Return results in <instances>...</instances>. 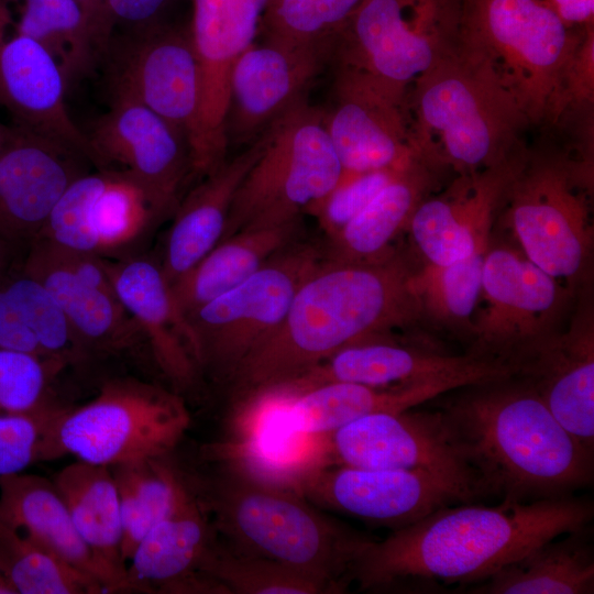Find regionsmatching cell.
I'll return each instance as SVG.
<instances>
[{
  "label": "cell",
  "mask_w": 594,
  "mask_h": 594,
  "mask_svg": "<svg viewBox=\"0 0 594 594\" xmlns=\"http://www.w3.org/2000/svg\"><path fill=\"white\" fill-rule=\"evenodd\" d=\"M594 504L573 495L486 506L458 503L370 540L352 581L360 590L439 593L469 588L531 548L590 525Z\"/></svg>",
  "instance_id": "6da1fadb"
},
{
  "label": "cell",
  "mask_w": 594,
  "mask_h": 594,
  "mask_svg": "<svg viewBox=\"0 0 594 594\" xmlns=\"http://www.w3.org/2000/svg\"><path fill=\"white\" fill-rule=\"evenodd\" d=\"M411 274L393 253L363 262L324 257L298 287L278 328L228 380L238 399L288 382L346 346L413 327L422 312Z\"/></svg>",
  "instance_id": "7a4b0ae2"
},
{
  "label": "cell",
  "mask_w": 594,
  "mask_h": 594,
  "mask_svg": "<svg viewBox=\"0 0 594 594\" xmlns=\"http://www.w3.org/2000/svg\"><path fill=\"white\" fill-rule=\"evenodd\" d=\"M449 393L436 408L473 473L479 496L527 503L573 495L593 482V452L559 424L522 377Z\"/></svg>",
  "instance_id": "3957f363"
},
{
  "label": "cell",
  "mask_w": 594,
  "mask_h": 594,
  "mask_svg": "<svg viewBox=\"0 0 594 594\" xmlns=\"http://www.w3.org/2000/svg\"><path fill=\"white\" fill-rule=\"evenodd\" d=\"M409 89L411 144L432 169L473 173L527 150L522 136L531 123L526 112L488 59L462 38Z\"/></svg>",
  "instance_id": "277c9868"
},
{
  "label": "cell",
  "mask_w": 594,
  "mask_h": 594,
  "mask_svg": "<svg viewBox=\"0 0 594 594\" xmlns=\"http://www.w3.org/2000/svg\"><path fill=\"white\" fill-rule=\"evenodd\" d=\"M207 502L215 530L234 550L267 558L326 580L342 591L371 540L324 518L306 498L223 465Z\"/></svg>",
  "instance_id": "5b68a950"
},
{
  "label": "cell",
  "mask_w": 594,
  "mask_h": 594,
  "mask_svg": "<svg viewBox=\"0 0 594 594\" xmlns=\"http://www.w3.org/2000/svg\"><path fill=\"white\" fill-rule=\"evenodd\" d=\"M583 28L546 0H463L461 38L483 54L531 125L554 124L563 80Z\"/></svg>",
  "instance_id": "8992f818"
},
{
  "label": "cell",
  "mask_w": 594,
  "mask_h": 594,
  "mask_svg": "<svg viewBox=\"0 0 594 594\" xmlns=\"http://www.w3.org/2000/svg\"><path fill=\"white\" fill-rule=\"evenodd\" d=\"M265 133L264 148L235 193L221 240L243 230L298 220L342 176L323 110L310 106L306 97Z\"/></svg>",
  "instance_id": "52a82bcc"
},
{
  "label": "cell",
  "mask_w": 594,
  "mask_h": 594,
  "mask_svg": "<svg viewBox=\"0 0 594 594\" xmlns=\"http://www.w3.org/2000/svg\"><path fill=\"white\" fill-rule=\"evenodd\" d=\"M190 425L183 400L132 377L106 382L79 407H64L47 439V460L72 454L114 466L164 458Z\"/></svg>",
  "instance_id": "ba28073f"
},
{
  "label": "cell",
  "mask_w": 594,
  "mask_h": 594,
  "mask_svg": "<svg viewBox=\"0 0 594 594\" xmlns=\"http://www.w3.org/2000/svg\"><path fill=\"white\" fill-rule=\"evenodd\" d=\"M590 166L560 155H532L514 178L503 207L520 251L559 283L583 279L593 249Z\"/></svg>",
  "instance_id": "9c48e42d"
},
{
  "label": "cell",
  "mask_w": 594,
  "mask_h": 594,
  "mask_svg": "<svg viewBox=\"0 0 594 594\" xmlns=\"http://www.w3.org/2000/svg\"><path fill=\"white\" fill-rule=\"evenodd\" d=\"M463 0H363L338 35V63L406 97L461 41Z\"/></svg>",
  "instance_id": "30bf717a"
},
{
  "label": "cell",
  "mask_w": 594,
  "mask_h": 594,
  "mask_svg": "<svg viewBox=\"0 0 594 594\" xmlns=\"http://www.w3.org/2000/svg\"><path fill=\"white\" fill-rule=\"evenodd\" d=\"M323 260L318 245L297 240L244 282L187 315L198 369L228 381L278 328L298 287Z\"/></svg>",
  "instance_id": "8fae6325"
},
{
  "label": "cell",
  "mask_w": 594,
  "mask_h": 594,
  "mask_svg": "<svg viewBox=\"0 0 594 594\" xmlns=\"http://www.w3.org/2000/svg\"><path fill=\"white\" fill-rule=\"evenodd\" d=\"M565 290L525 254L507 245L485 254L471 349L481 358L517 363L554 331Z\"/></svg>",
  "instance_id": "7c38bea8"
},
{
  "label": "cell",
  "mask_w": 594,
  "mask_h": 594,
  "mask_svg": "<svg viewBox=\"0 0 594 594\" xmlns=\"http://www.w3.org/2000/svg\"><path fill=\"white\" fill-rule=\"evenodd\" d=\"M169 212L135 177L97 168L72 183L35 240L73 253L119 257Z\"/></svg>",
  "instance_id": "4fadbf2b"
},
{
  "label": "cell",
  "mask_w": 594,
  "mask_h": 594,
  "mask_svg": "<svg viewBox=\"0 0 594 594\" xmlns=\"http://www.w3.org/2000/svg\"><path fill=\"white\" fill-rule=\"evenodd\" d=\"M112 95L143 103L187 139L191 165L200 142L201 70L189 31L163 23L111 40L103 59Z\"/></svg>",
  "instance_id": "5bb4252c"
},
{
  "label": "cell",
  "mask_w": 594,
  "mask_h": 594,
  "mask_svg": "<svg viewBox=\"0 0 594 594\" xmlns=\"http://www.w3.org/2000/svg\"><path fill=\"white\" fill-rule=\"evenodd\" d=\"M329 442L334 465L426 470L473 501L479 497L473 473L437 408L370 414L329 433Z\"/></svg>",
  "instance_id": "9a60e30c"
},
{
  "label": "cell",
  "mask_w": 594,
  "mask_h": 594,
  "mask_svg": "<svg viewBox=\"0 0 594 594\" xmlns=\"http://www.w3.org/2000/svg\"><path fill=\"white\" fill-rule=\"evenodd\" d=\"M405 98L370 74L338 63L323 122L343 175L402 169L419 160Z\"/></svg>",
  "instance_id": "2e32d148"
},
{
  "label": "cell",
  "mask_w": 594,
  "mask_h": 594,
  "mask_svg": "<svg viewBox=\"0 0 594 594\" xmlns=\"http://www.w3.org/2000/svg\"><path fill=\"white\" fill-rule=\"evenodd\" d=\"M509 363L475 354H449L388 339L346 346L288 382L272 387L295 396L336 382L375 387L410 386L447 382L457 387L514 375Z\"/></svg>",
  "instance_id": "e0dca14e"
},
{
  "label": "cell",
  "mask_w": 594,
  "mask_h": 594,
  "mask_svg": "<svg viewBox=\"0 0 594 594\" xmlns=\"http://www.w3.org/2000/svg\"><path fill=\"white\" fill-rule=\"evenodd\" d=\"M300 495L393 530L451 504L474 502L453 482L426 470L330 465L309 475Z\"/></svg>",
  "instance_id": "ac0fdd59"
},
{
  "label": "cell",
  "mask_w": 594,
  "mask_h": 594,
  "mask_svg": "<svg viewBox=\"0 0 594 594\" xmlns=\"http://www.w3.org/2000/svg\"><path fill=\"white\" fill-rule=\"evenodd\" d=\"M86 134L95 167L130 174L175 211L194 174L187 139L176 127L138 100L112 95L109 110Z\"/></svg>",
  "instance_id": "d6986e66"
},
{
  "label": "cell",
  "mask_w": 594,
  "mask_h": 594,
  "mask_svg": "<svg viewBox=\"0 0 594 594\" xmlns=\"http://www.w3.org/2000/svg\"><path fill=\"white\" fill-rule=\"evenodd\" d=\"M89 164L63 142L11 124L0 150V235L29 246Z\"/></svg>",
  "instance_id": "ffe728a7"
},
{
  "label": "cell",
  "mask_w": 594,
  "mask_h": 594,
  "mask_svg": "<svg viewBox=\"0 0 594 594\" xmlns=\"http://www.w3.org/2000/svg\"><path fill=\"white\" fill-rule=\"evenodd\" d=\"M528 153L459 174L446 190L418 205L407 230L426 263L448 264L490 245L495 216Z\"/></svg>",
  "instance_id": "44dd1931"
},
{
  "label": "cell",
  "mask_w": 594,
  "mask_h": 594,
  "mask_svg": "<svg viewBox=\"0 0 594 594\" xmlns=\"http://www.w3.org/2000/svg\"><path fill=\"white\" fill-rule=\"evenodd\" d=\"M455 388L447 382L395 387L336 382L295 396L264 391L248 398L241 413L276 436L329 435L363 416L417 407Z\"/></svg>",
  "instance_id": "7402d4cb"
},
{
  "label": "cell",
  "mask_w": 594,
  "mask_h": 594,
  "mask_svg": "<svg viewBox=\"0 0 594 594\" xmlns=\"http://www.w3.org/2000/svg\"><path fill=\"white\" fill-rule=\"evenodd\" d=\"M330 51L267 41L250 45L238 57L230 75L224 127L228 144L256 140L305 98Z\"/></svg>",
  "instance_id": "603a6c76"
},
{
  "label": "cell",
  "mask_w": 594,
  "mask_h": 594,
  "mask_svg": "<svg viewBox=\"0 0 594 594\" xmlns=\"http://www.w3.org/2000/svg\"><path fill=\"white\" fill-rule=\"evenodd\" d=\"M11 22L4 6L0 9V106L12 124L63 142L94 165L88 136L68 113V87L58 65L32 37L14 26L10 33Z\"/></svg>",
  "instance_id": "cb8c5ba5"
},
{
  "label": "cell",
  "mask_w": 594,
  "mask_h": 594,
  "mask_svg": "<svg viewBox=\"0 0 594 594\" xmlns=\"http://www.w3.org/2000/svg\"><path fill=\"white\" fill-rule=\"evenodd\" d=\"M516 375L537 392L559 424L594 452V321L580 307L564 331H554L518 363Z\"/></svg>",
  "instance_id": "d4e9b609"
},
{
  "label": "cell",
  "mask_w": 594,
  "mask_h": 594,
  "mask_svg": "<svg viewBox=\"0 0 594 594\" xmlns=\"http://www.w3.org/2000/svg\"><path fill=\"white\" fill-rule=\"evenodd\" d=\"M207 508L183 482L169 512L144 536L127 563V591L227 593L215 581L197 575L212 543Z\"/></svg>",
  "instance_id": "484cf974"
},
{
  "label": "cell",
  "mask_w": 594,
  "mask_h": 594,
  "mask_svg": "<svg viewBox=\"0 0 594 594\" xmlns=\"http://www.w3.org/2000/svg\"><path fill=\"white\" fill-rule=\"evenodd\" d=\"M21 268L54 297L87 360L119 353L145 341L114 290L78 276L56 246L43 240L32 241Z\"/></svg>",
  "instance_id": "4316f807"
},
{
  "label": "cell",
  "mask_w": 594,
  "mask_h": 594,
  "mask_svg": "<svg viewBox=\"0 0 594 594\" xmlns=\"http://www.w3.org/2000/svg\"><path fill=\"white\" fill-rule=\"evenodd\" d=\"M112 288L140 327L162 372L180 387L199 370L193 334L161 265L144 256L106 258Z\"/></svg>",
  "instance_id": "83f0119b"
},
{
  "label": "cell",
  "mask_w": 594,
  "mask_h": 594,
  "mask_svg": "<svg viewBox=\"0 0 594 594\" xmlns=\"http://www.w3.org/2000/svg\"><path fill=\"white\" fill-rule=\"evenodd\" d=\"M265 131L242 153L226 160L179 200L167 232L161 268L173 284L222 238L231 205L244 177L260 157Z\"/></svg>",
  "instance_id": "f1b7e54d"
},
{
  "label": "cell",
  "mask_w": 594,
  "mask_h": 594,
  "mask_svg": "<svg viewBox=\"0 0 594 594\" xmlns=\"http://www.w3.org/2000/svg\"><path fill=\"white\" fill-rule=\"evenodd\" d=\"M0 522L19 530L92 576L105 592L124 590L122 580L94 554L79 536L52 480L23 472L1 477Z\"/></svg>",
  "instance_id": "f546056e"
},
{
  "label": "cell",
  "mask_w": 594,
  "mask_h": 594,
  "mask_svg": "<svg viewBox=\"0 0 594 594\" xmlns=\"http://www.w3.org/2000/svg\"><path fill=\"white\" fill-rule=\"evenodd\" d=\"M0 349L56 360L66 366L86 361L58 304L21 263L0 277Z\"/></svg>",
  "instance_id": "4dcf8cb0"
},
{
  "label": "cell",
  "mask_w": 594,
  "mask_h": 594,
  "mask_svg": "<svg viewBox=\"0 0 594 594\" xmlns=\"http://www.w3.org/2000/svg\"><path fill=\"white\" fill-rule=\"evenodd\" d=\"M466 590L473 594L594 593V547L590 525L531 548Z\"/></svg>",
  "instance_id": "1f68e13d"
},
{
  "label": "cell",
  "mask_w": 594,
  "mask_h": 594,
  "mask_svg": "<svg viewBox=\"0 0 594 594\" xmlns=\"http://www.w3.org/2000/svg\"><path fill=\"white\" fill-rule=\"evenodd\" d=\"M299 219L274 227L240 231L219 241L195 266L170 284L186 317L230 290L260 270L274 255L298 240Z\"/></svg>",
  "instance_id": "d6a6232c"
},
{
  "label": "cell",
  "mask_w": 594,
  "mask_h": 594,
  "mask_svg": "<svg viewBox=\"0 0 594 594\" xmlns=\"http://www.w3.org/2000/svg\"><path fill=\"white\" fill-rule=\"evenodd\" d=\"M436 172L421 160L415 161L329 238L324 257L363 262L389 254L388 245L408 228L416 208L430 195Z\"/></svg>",
  "instance_id": "836d02e7"
},
{
  "label": "cell",
  "mask_w": 594,
  "mask_h": 594,
  "mask_svg": "<svg viewBox=\"0 0 594 594\" xmlns=\"http://www.w3.org/2000/svg\"><path fill=\"white\" fill-rule=\"evenodd\" d=\"M81 539L127 591L117 483L109 466L76 460L52 479Z\"/></svg>",
  "instance_id": "e575fe53"
},
{
  "label": "cell",
  "mask_w": 594,
  "mask_h": 594,
  "mask_svg": "<svg viewBox=\"0 0 594 594\" xmlns=\"http://www.w3.org/2000/svg\"><path fill=\"white\" fill-rule=\"evenodd\" d=\"M13 26L50 53L67 87L91 75L106 54L91 19L77 0H23Z\"/></svg>",
  "instance_id": "d590c367"
},
{
  "label": "cell",
  "mask_w": 594,
  "mask_h": 594,
  "mask_svg": "<svg viewBox=\"0 0 594 594\" xmlns=\"http://www.w3.org/2000/svg\"><path fill=\"white\" fill-rule=\"evenodd\" d=\"M118 488L122 528L121 557L128 563L148 530L173 506L183 479L163 458L110 468Z\"/></svg>",
  "instance_id": "8d00e7d4"
},
{
  "label": "cell",
  "mask_w": 594,
  "mask_h": 594,
  "mask_svg": "<svg viewBox=\"0 0 594 594\" xmlns=\"http://www.w3.org/2000/svg\"><path fill=\"white\" fill-rule=\"evenodd\" d=\"M487 249L455 262L426 263L419 271H413L411 288L422 317L427 316L471 341Z\"/></svg>",
  "instance_id": "74e56055"
},
{
  "label": "cell",
  "mask_w": 594,
  "mask_h": 594,
  "mask_svg": "<svg viewBox=\"0 0 594 594\" xmlns=\"http://www.w3.org/2000/svg\"><path fill=\"white\" fill-rule=\"evenodd\" d=\"M0 571L15 594L105 593L96 579L1 522Z\"/></svg>",
  "instance_id": "f35d334b"
},
{
  "label": "cell",
  "mask_w": 594,
  "mask_h": 594,
  "mask_svg": "<svg viewBox=\"0 0 594 594\" xmlns=\"http://www.w3.org/2000/svg\"><path fill=\"white\" fill-rule=\"evenodd\" d=\"M201 575L229 594L340 593L337 585L280 562L220 547L215 540L199 566Z\"/></svg>",
  "instance_id": "ab89813d"
},
{
  "label": "cell",
  "mask_w": 594,
  "mask_h": 594,
  "mask_svg": "<svg viewBox=\"0 0 594 594\" xmlns=\"http://www.w3.org/2000/svg\"><path fill=\"white\" fill-rule=\"evenodd\" d=\"M363 0H267L263 40L288 46L329 47Z\"/></svg>",
  "instance_id": "60d3db41"
},
{
  "label": "cell",
  "mask_w": 594,
  "mask_h": 594,
  "mask_svg": "<svg viewBox=\"0 0 594 594\" xmlns=\"http://www.w3.org/2000/svg\"><path fill=\"white\" fill-rule=\"evenodd\" d=\"M64 363L0 349V415L31 414L56 405L52 386Z\"/></svg>",
  "instance_id": "b9f144b4"
},
{
  "label": "cell",
  "mask_w": 594,
  "mask_h": 594,
  "mask_svg": "<svg viewBox=\"0 0 594 594\" xmlns=\"http://www.w3.org/2000/svg\"><path fill=\"white\" fill-rule=\"evenodd\" d=\"M63 408L56 404L31 414L0 415V479L47 460L48 435Z\"/></svg>",
  "instance_id": "7bdbcfd3"
},
{
  "label": "cell",
  "mask_w": 594,
  "mask_h": 594,
  "mask_svg": "<svg viewBox=\"0 0 594 594\" xmlns=\"http://www.w3.org/2000/svg\"><path fill=\"white\" fill-rule=\"evenodd\" d=\"M406 168L342 174L337 186L309 211L316 215L320 227L330 238Z\"/></svg>",
  "instance_id": "ee69618b"
},
{
  "label": "cell",
  "mask_w": 594,
  "mask_h": 594,
  "mask_svg": "<svg viewBox=\"0 0 594 594\" xmlns=\"http://www.w3.org/2000/svg\"><path fill=\"white\" fill-rule=\"evenodd\" d=\"M594 23L583 28L580 43L569 64L557 109L556 123L576 111L593 112Z\"/></svg>",
  "instance_id": "f6af8a7d"
},
{
  "label": "cell",
  "mask_w": 594,
  "mask_h": 594,
  "mask_svg": "<svg viewBox=\"0 0 594 594\" xmlns=\"http://www.w3.org/2000/svg\"><path fill=\"white\" fill-rule=\"evenodd\" d=\"M113 28L123 25L129 31L145 30L161 24L173 0H105Z\"/></svg>",
  "instance_id": "bcb514c9"
},
{
  "label": "cell",
  "mask_w": 594,
  "mask_h": 594,
  "mask_svg": "<svg viewBox=\"0 0 594 594\" xmlns=\"http://www.w3.org/2000/svg\"><path fill=\"white\" fill-rule=\"evenodd\" d=\"M569 28L594 23V0H546Z\"/></svg>",
  "instance_id": "7dc6e473"
},
{
  "label": "cell",
  "mask_w": 594,
  "mask_h": 594,
  "mask_svg": "<svg viewBox=\"0 0 594 594\" xmlns=\"http://www.w3.org/2000/svg\"><path fill=\"white\" fill-rule=\"evenodd\" d=\"M91 19L94 26L106 48L108 47L113 32V24L109 16L105 0H77Z\"/></svg>",
  "instance_id": "c3c4849f"
},
{
  "label": "cell",
  "mask_w": 594,
  "mask_h": 594,
  "mask_svg": "<svg viewBox=\"0 0 594 594\" xmlns=\"http://www.w3.org/2000/svg\"><path fill=\"white\" fill-rule=\"evenodd\" d=\"M26 249L0 235V277L22 262Z\"/></svg>",
  "instance_id": "681fc988"
},
{
  "label": "cell",
  "mask_w": 594,
  "mask_h": 594,
  "mask_svg": "<svg viewBox=\"0 0 594 594\" xmlns=\"http://www.w3.org/2000/svg\"><path fill=\"white\" fill-rule=\"evenodd\" d=\"M0 594H15L2 572L0 571Z\"/></svg>",
  "instance_id": "f907efd6"
},
{
  "label": "cell",
  "mask_w": 594,
  "mask_h": 594,
  "mask_svg": "<svg viewBox=\"0 0 594 594\" xmlns=\"http://www.w3.org/2000/svg\"><path fill=\"white\" fill-rule=\"evenodd\" d=\"M10 132V125H4L0 122V150L2 148L4 142L8 139Z\"/></svg>",
  "instance_id": "816d5d0a"
}]
</instances>
